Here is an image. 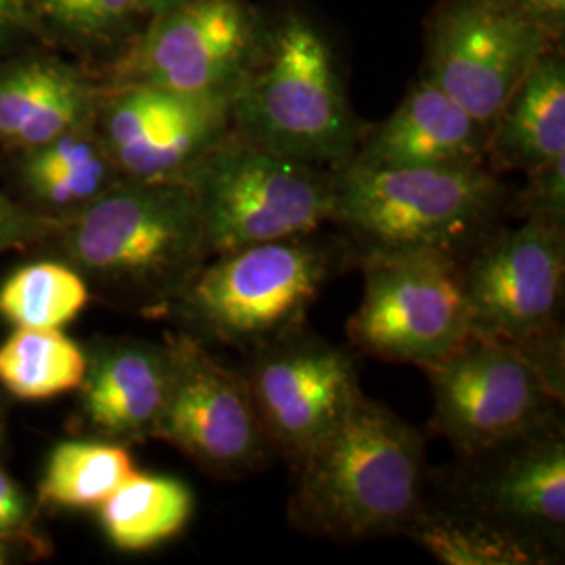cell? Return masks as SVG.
<instances>
[{"instance_id": "cell-1", "label": "cell", "mask_w": 565, "mask_h": 565, "mask_svg": "<svg viewBox=\"0 0 565 565\" xmlns=\"http://www.w3.org/2000/svg\"><path fill=\"white\" fill-rule=\"evenodd\" d=\"M289 518L310 534L363 541L406 532L422 511V434L363 392L296 467Z\"/></svg>"}, {"instance_id": "cell-2", "label": "cell", "mask_w": 565, "mask_h": 565, "mask_svg": "<svg viewBox=\"0 0 565 565\" xmlns=\"http://www.w3.org/2000/svg\"><path fill=\"white\" fill-rule=\"evenodd\" d=\"M231 130L329 172L352 162L361 130L333 49L310 18L287 13L266 28L260 57L231 99Z\"/></svg>"}, {"instance_id": "cell-3", "label": "cell", "mask_w": 565, "mask_h": 565, "mask_svg": "<svg viewBox=\"0 0 565 565\" xmlns=\"http://www.w3.org/2000/svg\"><path fill=\"white\" fill-rule=\"evenodd\" d=\"M505 186L488 166L377 168L335 172V214L369 249L429 247L461 254L492 231Z\"/></svg>"}, {"instance_id": "cell-4", "label": "cell", "mask_w": 565, "mask_h": 565, "mask_svg": "<svg viewBox=\"0 0 565 565\" xmlns=\"http://www.w3.org/2000/svg\"><path fill=\"white\" fill-rule=\"evenodd\" d=\"M210 256L317 233L335 214V172L228 130L184 174Z\"/></svg>"}, {"instance_id": "cell-5", "label": "cell", "mask_w": 565, "mask_h": 565, "mask_svg": "<svg viewBox=\"0 0 565 565\" xmlns=\"http://www.w3.org/2000/svg\"><path fill=\"white\" fill-rule=\"evenodd\" d=\"M70 247L82 268L139 294H182L210 256L184 181L121 179L82 207Z\"/></svg>"}, {"instance_id": "cell-6", "label": "cell", "mask_w": 565, "mask_h": 565, "mask_svg": "<svg viewBox=\"0 0 565 565\" xmlns=\"http://www.w3.org/2000/svg\"><path fill=\"white\" fill-rule=\"evenodd\" d=\"M546 356V348L530 350L471 331L422 366L434 392V429L463 455L480 457L551 424L562 380Z\"/></svg>"}, {"instance_id": "cell-7", "label": "cell", "mask_w": 565, "mask_h": 565, "mask_svg": "<svg viewBox=\"0 0 565 565\" xmlns=\"http://www.w3.org/2000/svg\"><path fill=\"white\" fill-rule=\"evenodd\" d=\"M333 258L315 233L233 249L203 264L182 289V306L214 340L256 350L302 329Z\"/></svg>"}, {"instance_id": "cell-8", "label": "cell", "mask_w": 565, "mask_h": 565, "mask_svg": "<svg viewBox=\"0 0 565 565\" xmlns=\"http://www.w3.org/2000/svg\"><path fill=\"white\" fill-rule=\"evenodd\" d=\"M363 273V300L345 324L359 350L424 366L471 335L459 254L369 249Z\"/></svg>"}, {"instance_id": "cell-9", "label": "cell", "mask_w": 565, "mask_h": 565, "mask_svg": "<svg viewBox=\"0 0 565 565\" xmlns=\"http://www.w3.org/2000/svg\"><path fill=\"white\" fill-rule=\"evenodd\" d=\"M471 331L530 350L557 331L565 281V224L524 218L492 228L461 260Z\"/></svg>"}, {"instance_id": "cell-10", "label": "cell", "mask_w": 565, "mask_h": 565, "mask_svg": "<svg viewBox=\"0 0 565 565\" xmlns=\"http://www.w3.org/2000/svg\"><path fill=\"white\" fill-rule=\"evenodd\" d=\"M153 18L121 60L120 86L233 99L260 57L268 28L249 0H182Z\"/></svg>"}, {"instance_id": "cell-11", "label": "cell", "mask_w": 565, "mask_h": 565, "mask_svg": "<svg viewBox=\"0 0 565 565\" xmlns=\"http://www.w3.org/2000/svg\"><path fill=\"white\" fill-rule=\"evenodd\" d=\"M553 41L499 0H448L429 30L424 76L490 132Z\"/></svg>"}, {"instance_id": "cell-12", "label": "cell", "mask_w": 565, "mask_h": 565, "mask_svg": "<svg viewBox=\"0 0 565 565\" xmlns=\"http://www.w3.org/2000/svg\"><path fill=\"white\" fill-rule=\"evenodd\" d=\"M254 352L243 375L260 424L270 446L298 467L359 396L356 364L348 350L302 329Z\"/></svg>"}, {"instance_id": "cell-13", "label": "cell", "mask_w": 565, "mask_h": 565, "mask_svg": "<svg viewBox=\"0 0 565 565\" xmlns=\"http://www.w3.org/2000/svg\"><path fill=\"white\" fill-rule=\"evenodd\" d=\"M170 352L172 385L153 436L216 473L242 476L260 467L270 443L245 375L191 340Z\"/></svg>"}, {"instance_id": "cell-14", "label": "cell", "mask_w": 565, "mask_h": 565, "mask_svg": "<svg viewBox=\"0 0 565 565\" xmlns=\"http://www.w3.org/2000/svg\"><path fill=\"white\" fill-rule=\"evenodd\" d=\"M228 130L226 97L126 84L103 109V145L132 181H182Z\"/></svg>"}, {"instance_id": "cell-15", "label": "cell", "mask_w": 565, "mask_h": 565, "mask_svg": "<svg viewBox=\"0 0 565 565\" xmlns=\"http://www.w3.org/2000/svg\"><path fill=\"white\" fill-rule=\"evenodd\" d=\"M488 128L422 76L375 126L352 162L377 168H469L488 162Z\"/></svg>"}, {"instance_id": "cell-16", "label": "cell", "mask_w": 565, "mask_h": 565, "mask_svg": "<svg viewBox=\"0 0 565 565\" xmlns=\"http://www.w3.org/2000/svg\"><path fill=\"white\" fill-rule=\"evenodd\" d=\"M476 486V509L486 520L534 541L557 539L565 527V443L555 425H545L505 445Z\"/></svg>"}, {"instance_id": "cell-17", "label": "cell", "mask_w": 565, "mask_h": 565, "mask_svg": "<svg viewBox=\"0 0 565 565\" xmlns=\"http://www.w3.org/2000/svg\"><path fill=\"white\" fill-rule=\"evenodd\" d=\"M172 352L120 343L86 366L82 401L88 422L107 436H153L172 385Z\"/></svg>"}, {"instance_id": "cell-18", "label": "cell", "mask_w": 565, "mask_h": 565, "mask_svg": "<svg viewBox=\"0 0 565 565\" xmlns=\"http://www.w3.org/2000/svg\"><path fill=\"white\" fill-rule=\"evenodd\" d=\"M565 153V61L553 46L530 67L490 128L488 160L532 172Z\"/></svg>"}, {"instance_id": "cell-19", "label": "cell", "mask_w": 565, "mask_h": 565, "mask_svg": "<svg viewBox=\"0 0 565 565\" xmlns=\"http://www.w3.org/2000/svg\"><path fill=\"white\" fill-rule=\"evenodd\" d=\"M99 509L103 530L114 545L145 551L181 532L193 513V494L174 478L137 471Z\"/></svg>"}, {"instance_id": "cell-20", "label": "cell", "mask_w": 565, "mask_h": 565, "mask_svg": "<svg viewBox=\"0 0 565 565\" xmlns=\"http://www.w3.org/2000/svg\"><path fill=\"white\" fill-rule=\"evenodd\" d=\"M408 530L443 564L527 565L543 562L541 541L482 515H429L422 509Z\"/></svg>"}, {"instance_id": "cell-21", "label": "cell", "mask_w": 565, "mask_h": 565, "mask_svg": "<svg viewBox=\"0 0 565 565\" xmlns=\"http://www.w3.org/2000/svg\"><path fill=\"white\" fill-rule=\"evenodd\" d=\"M86 366L84 352L60 329H18L0 345V384L25 401L81 387Z\"/></svg>"}, {"instance_id": "cell-22", "label": "cell", "mask_w": 565, "mask_h": 565, "mask_svg": "<svg viewBox=\"0 0 565 565\" xmlns=\"http://www.w3.org/2000/svg\"><path fill=\"white\" fill-rule=\"evenodd\" d=\"M135 473L132 457L124 446L63 443L51 452L41 494L53 505L102 507Z\"/></svg>"}, {"instance_id": "cell-23", "label": "cell", "mask_w": 565, "mask_h": 565, "mask_svg": "<svg viewBox=\"0 0 565 565\" xmlns=\"http://www.w3.org/2000/svg\"><path fill=\"white\" fill-rule=\"evenodd\" d=\"M88 303L78 273L61 264H30L0 287V317L18 329H61Z\"/></svg>"}, {"instance_id": "cell-24", "label": "cell", "mask_w": 565, "mask_h": 565, "mask_svg": "<svg viewBox=\"0 0 565 565\" xmlns=\"http://www.w3.org/2000/svg\"><path fill=\"white\" fill-rule=\"evenodd\" d=\"M67 74V67L41 61L9 72L0 81V137L15 141L21 126Z\"/></svg>"}, {"instance_id": "cell-25", "label": "cell", "mask_w": 565, "mask_h": 565, "mask_svg": "<svg viewBox=\"0 0 565 565\" xmlns=\"http://www.w3.org/2000/svg\"><path fill=\"white\" fill-rule=\"evenodd\" d=\"M63 32L84 41H109L124 32L139 7L135 0H36Z\"/></svg>"}, {"instance_id": "cell-26", "label": "cell", "mask_w": 565, "mask_h": 565, "mask_svg": "<svg viewBox=\"0 0 565 565\" xmlns=\"http://www.w3.org/2000/svg\"><path fill=\"white\" fill-rule=\"evenodd\" d=\"M90 97L76 74H67L60 86L34 109L15 137L25 147H41L61 135L76 130L88 114Z\"/></svg>"}, {"instance_id": "cell-27", "label": "cell", "mask_w": 565, "mask_h": 565, "mask_svg": "<svg viewBox=\"0 0 565 565\" xmlns=\"http://www.w3.org/2000/svg\"><path fill=\"white\" fill-rule=\"evenodd\" d=\"M527 179L520 200L522 216L565 224V153L527 172Z\"/></svg>"}, {"instance_id": "cell-28", "label": "cell", "mask_w": 565, "mask_h": 565, "mask_svg": "<svg viewBox=\"0 0 565 565\" xmlns=\"http://www.w3.org/2000/svg\"><path fill=\"white\" fill-rule=\"evenodd\" d=\"M525 20L541 25L551 39L564 34L565 0H499Z\"/></svg>"}, {"instance_id": "cell-29", "label": "cell", "mask_w": 565, "mask_h": 565, "mask_svg": "<svg viewBox=\"0 0 565 565\" xmlns=\"http://www.w3.org/2000/svg\"><path fill=\"white\" fill-rule=\"evenodd\" d=\"M28 15V0H0V32L21 25Z\"/></svg>"}, {"instance_id": "cell-30", "label": "cell", "mask_w": 565, "mask_h": 565, "mask_svg": "<svg viewBox=\"0 0 565 565\" xmlns=\"http://www.w3.org/2000/svg\"><path fill=\"white\" fill-rule=\"evenodd\" d=\"M0 505L11 509L18 515H23V501H21L20 490H18V486L9 480V476L4 471H0Z\"/></svg>"}, {"instance_id": "cell-31", "label": "cell", "mask_w": 565, "mask_h": 565, "mask_svg": "<svg viewBox=\"0 0 565 565\" xmlns=\"http://www.w3.org/2000/svg\"><path fill=\"white\" fill-rule=\"evenodd\" d=\"M139 11L142 13H151V15H160L163 11L181 4L182 0H135Z\"/></svg>"}, {"instance_id": "cell-32", "label": "cell", "mask_w": 565, "mask_h": 565, "mask_svg": "<svg viewBox=\"0 0 565 565\" xmlns=\"http://www.w3.org/2000/svg\"><path fill=\"white\" fill-rule=\"evenodd\" d=\"M20 520L21 515L13 513L11 509H7L4 505H0V532L7 530V527H11V525L18 524Z\"/></svg>"}, {"instance_id": "cell-33", "label": "cell", "mask_w": 565, "mask_h": 565, "mask_svg": "<svg viewBox=\"0 0 565 565\" xmlns=\"http://www.w3.org/2000/svg\"><path fill=\"white\" fill-rule=\"evenodd\" d=\"M0 564H4V553H2V548H0Z\"/></svg>"}]
</instances>
